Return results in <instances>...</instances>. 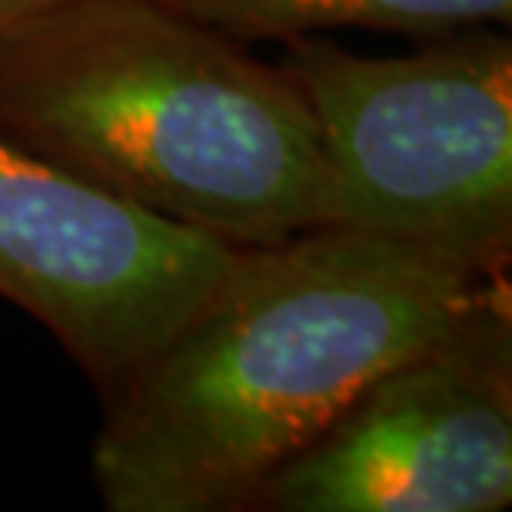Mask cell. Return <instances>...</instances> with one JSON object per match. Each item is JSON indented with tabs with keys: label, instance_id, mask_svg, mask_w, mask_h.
Segmentation results:
<instances>
[{
	"label": "cell",
	"instance_id": "cell-1",
	"mask_svg": "<svg viewBox=\"0 0 512 512\" xmlns=\"http://www.w3.org/2000/svg\"><path fill=\"white\" fill-rule=\"evenodd\" d=\"M496 290L506 276L350 227L240 247L187 323L107 396L100 499L110 512L253 509L366 386Z\"/></svg>",
	"mask_w": 512,
	"mask_h": 512
},
{
	"label": "cell",
	"instance_id": "cell-2",
	"mask_svg": "<svg viewBox=\"0 0 512 512\" xmlns=\"http://www.w3.org/2000/svg\"><path fill=\"white\" fill-rule=\"evenodd\" d=\"M0 137L233 247L330 227L300 87L163 0H60L0 27Z\"/></svg>",
	"mask_w": 512,
	"mask_h": 512
},
{
	"label": "cell",
	"instance_id": "cell-3",
	"mask_svg": "<svg viewBox=\"0 0 512 512\" xmlns=\"http://www.w3.org/2000/svg\"><path fill=\"white\" fill-rule=\"evenodd\" d=\"M320 140L330 227L403 243L483 276L512 256V44L446 34L403 57L286 40Z\"/></svg>",
	"mask_w": 512,
	"mask_h": 512
},
{
	"label": "cell",
	"instance_id": "cell-4",
	"mask_svg": "<svg viewBox=\"0 0 512 512\" xmlns=\"http://www.w3.org/2000/svg\"><path fill=\"white\" fill-rule=\"evenodd\" d=\"M240 247L0 137V296L114 396L213 293Z\"/></svg>",
	"mask_w": 512,
	"mask_h": 512
},
{
	"label": "cell",
	"instance_id": "cell-5",
	"mask_svg": "<svg viewBox=\"0 0 512 512\" xmlns=\"http://www.w3.org/2000/svg\"><path fill=\"white\" fill-rule=\"evenodd\" d=\"M512 503V316L496 290L366 386L266 479L273 512H499Z\"/></svg>",
	"mask_w": 512,
	"mask_h": 512
},
{
	"label": "cell",
	"instance_id": "cell-6",
	"mask_svg": "<svg viewBox=\"0 0 512 512\" xmlns=\"http://www.w3.org/2000/svg\"><path fill=\"white\" fill-rule=\"evenodd\" d=\"M233 40H296L366 27L446 37L476 24H509L512 0H163Z\"/></svg>",
	"mask_w": 512,
	"mask_h": 512
},
{
	"label": "cell",
	"instance_id": "cell-7",
	"mask_svg": "<svg viewBox=\"0 0 512 512\" xmlns=\"http://www.w3.org/2000/svg\"><path fill=\"white\" fill-rule=\"evenodd\" d=\"M54 4H60V0H0V27H10V24H17V20H24Z\"/></svg>",
	"mask_w": 512,
	"mask_h": 512
}]
</instances>
